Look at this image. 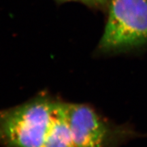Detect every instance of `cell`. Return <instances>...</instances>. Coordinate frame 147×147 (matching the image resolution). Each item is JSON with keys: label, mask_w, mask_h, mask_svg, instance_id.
<instances>
[{"label": "cell", "mask_w": 147, "mask_h": 147, "mask_svg": "<svg viewBox=\"0 0 147 147\" xmlns=\"http://www.w3.org/2000/svg\"><path fill=\"white\" fill-rule=\"evenodd\" d=\"M59 100L42 92L19 105L0 109V146L46 147Z\"/></svg>", "instance_id": "1"}, {"label": "cell", "mask_w": 147, "mask_h": 147, "mask_svg": "<svg viewBox=\"0 0 147 147\" xmlns=\"http://www.w3.org/2000/svg\"><path fill=\"white\" fill-rule=\"evenodd\" d=\"M106 13L97 55L126 52L147 43V0H110Z\"/></svg>", "instance_id": "2"}, {"label": "cell", "mask_w": 147, "mask_h": 147, "mask_svg": "<svg viewBox=\"0 0 147 147\" xmlns=\"http://www.w3.org/2000/svg\"><path fill=\"white\" fill-rule=\"evenodd\" d=\"M67 116L75 147H119L136 136L130 126L115 123L89 104L68 102Z\"/></svg>", "instance_id": "3"}, {"label": "cell", "mask_w": 147, "mask_h": 147, "mask_svg": "<svg viewBox=\"0 0 147 147\" xmlns=\"http://www.w3.org/2000/svg\"><path fill=\"white\" fill-rule=\"evenodd\" d=\"M68 102L59 98L46 147H75L67 116Z\"/></svg>", "instance_id": "4"}, {"label": "cell", "mask_w": 147, "mask_h": 147, "mask_svg": "<svg viewBox=\"0 0 147 147\" xmlns=\"http://www.w3.org/2000/svg\"><path fill=\"white\" fill-rule=\"evenodd\" d=\"M57 3L78 2L83 4L93 10L102 11L106 13L107 11L110 0H55Z\"/></svg>", "instance_id": "5"}]
</instances>
